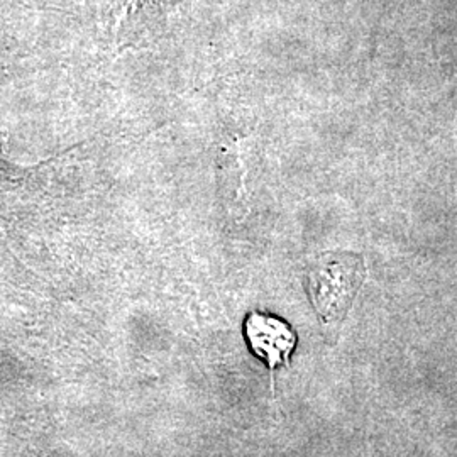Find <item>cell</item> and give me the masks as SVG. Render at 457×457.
Returning <instances> with one entry per match:
<instances>
[{
	"instance_id": "cell-1",
	"label": "cell",
	"mask_w": 457,
	"mask_h": 457,
	"mask_svg": "<svg viewBox=\"0 0 457 457\" xmlns=\"http://www.w3.org/2000/svg\"><path fill=\"white\" fill-rule=\"evenodd\" d=\"M245 343L249 351L262 360L270 373H275L279 366H288L296 347V334L283 319L251 312L245 320Z\"/></svg>"
}]
</instances>
